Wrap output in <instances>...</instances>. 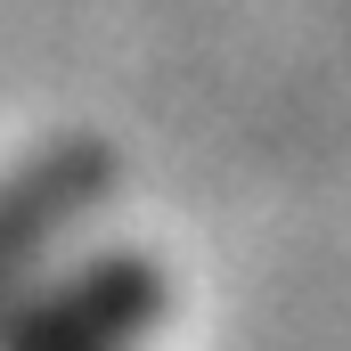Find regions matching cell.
I'll list each match as a JSON object with an SVG mask.
<instances>
[{
  "mask_svg": "<svg viewBox=\"0 0 351 351\" xmlns=\"http://www.w3.org/2000/svg\"><path fill=\"white\" fill-rule=\"evenodd\" d=\"M172 311V278L147 254H106L58 286H41L8 327L0 351H139Z\"/></svg>",
  "mask_w": 351,
  "mask_h": 351,
  "instance_id": "6da1fadb",
  "label": "cell"
},
{
  "mask_svg": "<svg viewBox=\"0 0 351 351\" xmlns=\"http://www.w3.org/2000/svg\"><path fill=\"white\" fill-rule=\"evenodd\" d=\"M106 188H114L106 139H58V147H41L25 172L0 180V294L41 262L82 213H98Z\"/></svg>",
  "mask_w": 351,
  "mask_h": 351,
  "instance_id": "7a4b0ae2",
  "label": "cell"
}]
</instances>
